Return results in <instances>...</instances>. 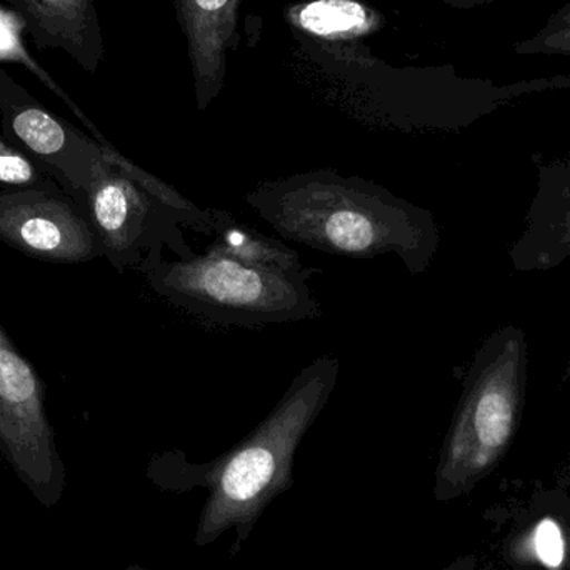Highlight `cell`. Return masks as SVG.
<instances>
[{
  "label": "cell",
  "mask_w": 570,
  "mask_h": 570,
  "mask_svg": "<svg viewBox=\"0 0 570 570\" xmlns=\"http://www.w3.org/2000/svg\"><path fill=\"white\" fill-rule=\"evenodd\" d=\"M338 361L321 355L305 365L269 415L233 449L206 464L186 452L154 455L147 478L160 491L186 494L206 489L194 544L206 548L234 529L230 556L239 554L264 511L294 484L295 454L308 429L327 405L338 379Z\"/></svg>",
  "instance_id": "1"
},
{
  "label": "cell",
  "mask_w": 570,
  "mask_h": 570,
  "mask_svg": "<svg viewBox=\"0 0 570 570\" xmlns=\"http://www.w3.org/2000/svg\"><path fill=\"white\" fill-rule=\"evenodd\" d=\"M244 199L285 240L354 259L394 254L412 276L429 269L441 243L431 210L331 169L267 180Z\"/></svg>",
  "instance_id": "2"
},
{
  "label": "cell",
  "mask_w": 570,
  "mask_h": 570,
  "mask_svg": "<svg viewBox=\"0 0 570 570\" xmlns=\"http://www.w3.org/2000/svg\"><path fill=\"white\" fill-rule=\"evenodd\" d=\"M529 347L522 328H495L475 351L435 469L434 498L471 494L508 454L528 395Z\"/></svg>",
  "instance_id": "3"
},
{
  "label": "cell",
  "mask_w": 570,
  "mask_h": 570,
  "mask_svg": "<svg viewBox=\"0 0 570 570\" xmlns=\"http://www.w3.org/2000/svg\"><path fill=\"white\" fill-rule=\"evenodd\" d=\"M136 271L164 301L210 324L264 327L321 314L308 285L314 271L294 276L249 266L216 244L189 259L167 261L153 250Z\"/></svg>",
  "instance_id": "4"
},
{
  "label": "cell",
  "mask_w": 570,
  "mask_h": 570,
  "mask_svg": "<svg viewBox=\"0 0 570 570\" xmlns=\"http://www.w3.org/2000/svg\"><path fill=\"white\" fill-rule=\"evenodd\" d=\"M0 455L50 509L66 491V465L46 407V384L0 325Z\"/></svg>",
  "instance_id": "5"
},
{
  "label": "cell",
  "mask_w": 570,
  "mask_h": 570,
  "mask_svg": "<svg viewBox=\"0 0 570 570\" xmlns=\"http://www.w3.org/2000/svg\"><path fill=\"white\" fill-rule=\"evenodd\" d=\"M83 204L104 257L119 273L137 269L146 254L166 247L179 259L196 254L179 220L110 163L86 190Z\"/></svg>",
  "instance_id": "6"
},
{
  "label": "cell",
  "mask_w": 570,
  "mask_h": 570,
  "mask_svg": "<svg viewBox=\"0 0 570 570\" xmlns=\"http://www.w3.org/2000/svg\"><path fill=\"white\" fill-rule=\"evenodd\" d=\"M0 124L3 136L33 157L77 203L83 204L90 184L109 167L102 144L46 109L2 67Z\"/></svg>",
  "instance_id": "7"
},
{
  "label": "cell",
  "mask_w": 570,
  "mask_h": 570,
  "mask_svg": "<svg viewBox=\"0 0 570 570\" xmlns=\"http://www.w3.org/2000/svg\"><path fill=\"white\" fill-rule=\"evenodd\" d=\"M0 240L42 263L82 264L104 257L86 206L59 184L0 190Z\"/></svg>",
  "instance_id": "8"
},
{
  "label": "cell",
  "mask_w": 570,
  "mask_h": 570,
  "mask_svg": "<svg viewBox=\"0 0 570 570\" xmlns=\"http://www.w3.org/2000/svg\"><path fill=\"white\" fill-rule=\"evenodd\" d=\"M538 170L524 230L509 250L518 273H548L570 259V154Z\"/></svg>",
  "instance_id": "9"
},
{
  "label": "cell",
  "mask_w": 570,
  "mask_h": 570,
  "mask_svg": "<svg viewBox=\"0 0 570 570\" xmlns=\"http://www.w3.org/2000/svg\"><path fill=\"white\" fill-rule=\"evenodd\" d=\"M39 50H62L87 72L104 59V37L94 0H6Z\"/></svg>",
  "instance_id": "10"
},
{
  "label": "cell",
  "mask_w": 570,
  "mask_h": 570,
  "mask_svg": "<svg viewBox=\"0 0 570 570\" xmlns=\"http://www.w3.org/2000/svg\"><path fill=\"white\" fill-rule=\"evenodd\" d=\"M509 570H570V498L539 491L525 504L505 541Z\"/></svg>",
  "instance_id": "11"
},
{
  "label": "cell",
  "mask_w": 570,
  "mask_h": 570,
  "mask_svg": "<svg viewBox=\"0 0 570 570\" xmlns=\"http://www.w3.org/2000/svg\"><path fill=\"white\" fill-rule=\"evenodd\" d=\"M237 6L239 0H177L200 110L209 107L223 89L226 50L236 30Z\"/></svg>",
  "instance_id": "12"
},
{
  "label": "cell",
  "mask_w": 570,
  "mask_h": 570,
  "mask_svg": "<svg viewBox=\"0 0 570 570\" xmlns=\"http://www.w3.org/2000/svg\"><path fill=\"white\" fill-rule=\"evenodd\" d=\"M213 210L214 236H216L214 244L234 259L249 266L294 274V276L307 271V267L302 266L301 257L291 247L257 233L256 229L239 223L236 217L224 210Z\"/></svg>",
  "instance_id": "13"
},
{
  "label": "cell",
  "mask_w": 570,
  "mask_h": 570,
  "mask_svg": "<svg viewBox=\"0 0 570 570\" xmlns=\"http://www.w3.org/2000/svg\"><path fill=\"white\" fill-rule=\"evenodd\" d=\"M298 29L327 40H348L377 29L379 17L357 0H312L292 12Z\"/></svg>",
  "instance_id": "14"
},
{
  "label": "cell",
  "mask_w": 570,
  "mask_h": 570,
  "mask_svg": "<svg viewBox=\"0 0 570 570\" xmlns=\"http://www.w3.org/2000/svg\"><path fill=\"white\" fill-rule=\"evenodd\" d=\"M104 147H106V156L109 163L116 166L117 169L122 170L134 183L139 184L164 209L169 210L179 220L180 226L189 227V229L196 230L199 234H206V236H214L213 209H200L196 204L187 200L183 194L177 193L169 184L157 179L153 174L146 173L136 164L130 163L112 144H107Z\"/></svg>",
  "instance_id": "15"
},
{
  "label": "cell",
  "mask_w": 570,
  "mask_h": 570,
  "mask_svg": "<svg viewBox=\"0 0 570 570\" xmlns=\"http://www.w3.org/2000/svg\"><path fill=\"white\" fill-rule=\"evenodd\" d=\"M22 30H26V26H23L22 20H20V17L17 16L16 12L10 13L0 9V60H12V62L27 67L50 92L56 94L60 100L67 104V107L82 120L83 126H86L90 132L96 134L99 129L94 126L92 120H89V117L82 112V109L70 99L69 94H67L66 90L52 79V76L47 73L46 70L40 67V63H37L36 60L32 59V56L27 52L22 39H20Z\"/></svg>",
  "instance_id": "16"
},
{
  "label": "cell",
  "mask_w": 570,
  "mask_h": 570,
  "mask_svg": "<svg viewBox=\"0 0 570 570\" xmlns=\"http://www.w3.org/2000/svg\"><path fill=\"white\" fill-rule=\"evenodd\" d=\"M57 183L29 154L0 134V187L2 190H26L49 187Z\"/></svg>",
  "instance_id": "17"
},
{
  "label": "cell",
  "mask_w": 570,
  "mask_h": 570,
  "mask_svg": "<svg viewBox=\"0 0 570 570\" xmlns=\"http://www.w3.org/2000/svg\"><path fill=\"white\" fill-rule=\"evenodd\" d=\"M514 52L518 56L570 57V2L556 10L534 36L515 43Z\"/></svg>",
  "instance_id": "18"
},
{
  "label": "cell",
  "mask_w": 570,
  "mask_h": 570,
  "mask_svg": "<svg viewBox=\"0 0 570 570\" xmlns=\"http://www.w3.org/2000/svg\"><path fill=\"white\" fill-rule=\"evenodd\" d=\"M478 569V559L475 556H464V558L455 559L444 570H475Z\"/></svg>",
  "instance_id": "19"
},
{
  "label": "cell",
  "mask_w": 570,
  "mask_h": 570,
  "mask_svg": "<svg viewBox=\"0 0 570 570\" xmlns=\"http://www.w3.org/2000/svg\"><path fill=\"white\" fill-rule=\"evenodd\" d=\"M444 2L454 3V6H482V3L498 2V0H444Z\"/></svg>",
  "instance_id": "20"
},
{
  "label": "cell",
  "mask_w": 570,
  "mask_h": 570,
  "mask_svg": "<svg viewBox=\"0 0 570 570\" xmlns=\"http://www.w3.org/2000/svg\"><path fill=\"white\" fill-rule=\"evenodd\" d=\"M127 570H154V569H147V568H142V566L132 564V566H129V568H127Z\"/></svg>",
  "instance_id": "21"
}]
</instances>
